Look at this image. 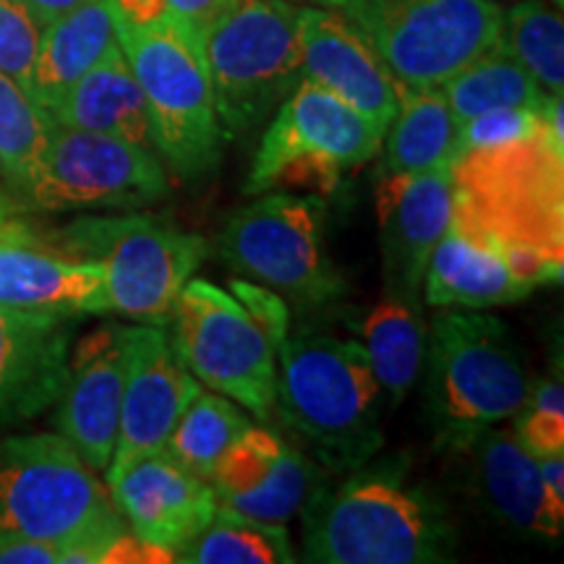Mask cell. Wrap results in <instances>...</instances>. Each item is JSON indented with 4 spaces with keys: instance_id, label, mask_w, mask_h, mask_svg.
<instances>
[{
    "instance_id": "43",
    "label": "cell",
    "mask_w": 564,
    "mask_h": 564,
    "mask_svg": "<svg viewBox=\"0 0 564 564\" xmlns=\"http://www.w3.org/2000/svg\"><path fill=\"white\" fill-rule=\"evenodd\" d=\"M0 243H37L32 241V232L11 220L9 204L0 196Z\"/></svg>"
},
{
    "instance_id": "29",
    "label": "cell",
    "mask_w": 564,
    "mask_h": 564,
    "mask_svg": "<svg viewBox=\"0 0 564 564\" xmlns=\"http://www.w3.org/2000/svg\"><path fill=\"white\" fill-rule=\"evenodd\" d=\"M183 564H291L295 562L285 525L262 523L217 507L212 523L175 554Z\"/></svg>"
},
{
    "instance_id": "45",
    "label": "cell",
    "mask_w": 564,
    "mask_h": 564,
    "mask_svg": "<svg viewBox=\"0 0 564 564\" xmlns=\"http://www.w3.org/2000/svg\"><path fill=\"white\" fill-rule=\"evenodd\" d=\"M510 3H512V0H510Z\"/></svg>"
},
{
    "instance_id": "36",
    "label": "cell",
    "mask_w": 564,
    "mask_h": 564,
    "mask_svg": "<svg viewBox=\"0 0 564 564\" xmlns=\"http://www.w3.org/2000/svg\"><path fill=\"white\" fill-rule=\"evenodd\" d=\"M512 434L531 455H544L564 449V413L552 411H539V408H520V413L514 415Z\"/></svg>"
},
{
    "instance_id": "28",
    "label": "cell",
    "mask_w": 564,
    "mask_h": 564,
    "mask_svg": "<svg viewBox=\"0 0 564 564\" xmlns=\"http://www.w3.org/2000/svg\"><path fill=\"white\" fill-rule=\"evenodd\" d=\"M440 89L457 126L489 110L539 108L546 100V91L539 87V82L499 40L489 51L465 63Z\"/></svg>"
},
{
    "instance_id": "22",
    "label": "cell",
    "mask_w": 564,
    "mask_h": 564,
    "mask_svg": "<svg viewBox=\"0 0 564 564\" xmlns=\"http://www.w3.org/2000/svg\"><path fill=\"white\" fill-rule=\"evenodd\" d=\"M0 306L70 319L108 314L105 270L40 243H0Z\"/></svg>"
},
{
    "instance_id": "34",
    "label": "cell",
    "mask_w": 564,
    "mask_h": 564,
    "mask_svg": "<svg viewBox=\"0 0 564 564\" xmlns=\"http://www.w3.org/2000/svg\"><path fill=\"white\" fill-rule=\"evenodd\" d=\"M42 24L21 0H0V74L30 87Z\"/></svg>"
},
{
    "instance_id": "40",
    "label": "cell",
    "mask_w": 564,
    "mask_h": 564,
    "mask_svg": "<svg viewBox=\"0 0 564 564\" xmlns=\"http://www.w3.org/2000/svg\"><path fill=\"white\" fill-rule=\"evenodd\" d=\"M525 405L539 408V411L564 413V390L560 379L546 377V379H535V382H531V392H528Z\"/></svg>"
},
{
    "instance_id": "31",
    "label": "cell",
    "mask_w": 564,
    "mask_h": 564,
    "mask_svg": "<svg viewBox=\"0 0 564 564\" xmlns=\"http://www.w3.org/2000/svg\"><path fill=\"white\" fill-rule=\"evenodd\" d=\"M499 42L523 63L546 95L564 91V21L549 0H512L502 11Z\"/></svg>"
},
{
    "instance_id": "2",
    "label": "cell",
    "mask_w": 564,
    "mask_h": 564,
    "mask_svg": "<svg viewBox=\"0 0 564 564\" xmlns=\"http://www.w3.org/2000/svg\"><path fill=\"white\" fill-rule=\"evenodd\" d=\"M382 411L361 343L301 333L280 345L274 413L329 474H348L379 455Z\"/></svg>"
},
{
    "instance_id": "20",
    "label": "cell",
    "mask_w": 564,
    "mask_h": 564,
    "mask_svg": "<svg viewBox=\"0 0 564 564\" xmlns=\"http://www.w3.org/2000/svg\"><path fill=\"white\" fill-rule=\"evenodd\" d=\"M303 79L352 105L387 131L400 108L403 87L348 19L327 6L306 3L299 17Z\"/></svg>"
},
{
    "instance_id": "9",
    "label": "cell",
    "mask_w": 564,
    "mask_h": 564,
    "mask_svg": "<svg viewBox=\"0 0 564 564\" xmlns=\"http://www.w3.org/2000/svg\"><path fill=\"white\" fill-rule=\"evenodd\" d=\"M350 21L405 89L442 87L502 32L499 0H316Z\"/></svg>"
},
{
    "instance_id": "32",
    "label": "cell",
    "mask_w": 564,
    "mask_h": 564,
    "mask_svg": "<svg viewBox=\"0 0 564 564\" xmlns=\"http://www.w3.org/2000/svg\"><path fill=\"white\" fill-rule=\"evenodd\" d=\"M53 129V118L30 91L0 74V171L17 192L37 167Z\"/></svg>"
},
{
    "instance_id": "12",
    "label": "cell",
    "mask_w": 564,
    "mask_h": 564,
    "mask_svg": "<svg viewBox=\"0 0 564 564\" xmlns=\"http://www.w3.org/2000/svg\"><path fill=\"white\" fill-rule=\"evenodd\" d=\"M40 212L152 207L171 194L158 154L108 133L55 126L34 173L19 188Z\"/></svg>"
},
{
    "instance_id": "39",
    "label": "cell",
    "mask_w": 564,
    "mask_h": 564,
    "mask_svg": "<svg viewBox=\"0 0 564 564\" xmlns=\"http://www.w3.org/2000/svg\"><path fill=\"white\" fill-rule=\"evenodd\" d=\"M116 17L133 26L158 24L167 17L165 0H112Z\"/></svg>"
},
{
    "instance_id": "18",
    "label": "cell",
    "mask_w": 564,
    "mask_h": 564,
    "mask_svg": "<svg viewBox=\"0 0 564 564\" xmlns=\"http://www.w3.org/2000/svg\"><path fill=\"white\" fill-rule=\"evenodd\" d=\"M126 327L105 324L70 348L68 377L58 398V434L91 470L110 465L121 419Z\"/></svg>"
},
{
    "instance_id": "42",
    "label": "cell",
    "mask_w": 564,
    "mask_h": 564,
    "mask_svg": "<svg viewBox=\"0 0 564 564\" xmlns=\"http://www.w3.org/2000/svg\"><path fill=\"white\" fill-rule=\"evenodd\" d=\"M21 3L32 11V17L37 19L42 26H45L58 17H63V13H68V11L79 9V6H84V3H89V0H21Z\"/></svg>"
},
{
    "instance_id": "15",
    "label": "cell",
    "mask_w": 564,
    "mask_h": 564,
    "mask_svg": "<svg viewBox=\"0 0 564 564\" xmlns=\"http://www.w3.org/2000/svg\"><path fill=\"white\" fill-rule=\"evenodd\" d=\"M322 484L319 465L264 426L246 429L209 478L217 507L280 525L306 510Z\"/></svg>"
},
{
    "instance_id": "24",
    "label": "cell",
    "mask_w": 564,
    "mask_h": 564,
    "mask_svg": "<svg viewBox=\"0 0 564 564\" xmlns=\"http://www.w3.org/2000/svg\"><path fill=\"white\" fill-rule=\"evenodd\" d=\"M47 116L63 129L108 133L152 150L144 95L121 45L112 47L79 82L70 84L51 105Z\"/></svg>"
},
{
    "instance_id": "30",
    "label": "cell",
    "mask_w": 564,
    "mask_h": 564,
    "mask_svg": "<svg viewBox=\"0 0 564 564\" xmlns=\"http://www.w3.org/2000/svg\"><path fill=\"white\" fill-rule=\"evenodd\" d=\"M253 426L249 413L220 392H199L167 436L165 449L194 476L209 481L217 460L246 429Z\"/></svg>"
},
{
    "instance_id": "37",
    "label": "cell",
    "mask_w": 564,
    "mask_h": 564,
    "mask_svg": "<svg viewBox=\"0 0 564 564\" xmlns=\"http://www.w3.org/2000/svg\"><path fill=\"white\" fill-rule=\"evenodd\" d=\"M167 17L204 45L212 26L228 13L236 0H165Z\"/></svg>"
},
{
    "instance_id": "23",
    "label": "cell",
    "mask_w": 564,
    "mask_h": 564,
    "mask_svg": "<svg viewBox=\"0 0 564 564\" xmlns=\"http://www.w3.org/2000/svg\"><path fill=\"white\" fill-rule=\"evenodd\" d=\"M421 291L429 306L481 312L523 301L533 288L510 270L489 236L453 220L429 257Z\"/></svg>"
},
{
    "instance_id": "7",
    "label": "cell",
    "mask_w": 564,
    "mask_h": 564,
    "mask_svg": "<svg viewBox=\"0 0 564 564\" xmlns=\"http://www.w3.org/2000/svg\"><path fill=\"white\" fill-rule=\"evenodd\" d=\"M37 243L100 264L110 312L158 327L171 324L183 285L209 257L202 236L137 209L79 217Z\"/></svg>"
},
{
    "instance_id": "44",
    "label": "cell",
    "mask_w": 564,
    "mask_h": 564,
    "mask_svg": "<svg viewBox=\"0 0 564 564\" xmlns=\"http://www.w3.org/2000/svg\"><path fill=\"white\" fill-rule=\"evenodd\" d=\"M303 3H316V0H303Z\"/></svg>"
},
{
    "instance_id": "25",
    "label": "cell",
    "mask_w": 564,
    "mask_h": 564,
    "mask_svg": "<svg viewBox=\"0 0 564 564\" xmlns=\"http://www.w3.org/2000/svg\"><path fill=\"white\" fill-rule=\"evenodd\" d=\"M118 45L112 0H89L42 26L26 91L40 108L51 105Z\"/></svg>"
},
{
    "instance_id": "11",
    "label": "cell",
    "mask_w": 564,
    "mask_h": 564,
    "mask_svg": "<svg viewBox=\"0 0 564 564\" xmlns=\"http://www.w3.org/2000/svg\"><path fill=\"white\" fill-rule=\"evenodd\" d=\"M171 343L181 364L262 423L274 419L278 345L232 293L192 278L175 301Z\"/></svg>"
},
{
    "instance_id": "26",
    "label": "cell",
    "mask_w": 564,
    "mask_h": 564,
    "mask_svg": "<svg viewBox=\"0 0 564 564\" xmlns=\"http://www.w3.org/2000/svg\"><path fill=\"white\" fill-rule=\"evenodd\" d=\"M361 333L384 408L394 411L419 382L426 358L429 324L421 316V301L387 293L366 314Z\"/></svg>"
},
{
    "instance_id": "14",
    "label": "cell",
    "mask_w": 564,
    "mask_h": 564,
    "mask_svg": "<svg viewBox=\"0 0 564 564\" xmlns=\"http://www.w3.org/2000/svg\"><path fill=\"white\" fill-rule=\"evenodd\" d=\"M199 392L202 382L181 364L167 327H126L121 419L110 465L105 468L108 484L141 457L162 453L175 423Z\"/></svg>"
},
{
    "instance_id": "8",
    "label": "cell",
    "mask_w": 564,
    "mask_h": 564,
    "mask_svg": "<svg viewBox=\"0 0 564 564\" xmlns=\"http://www.w3.org/2000/svg\"><path fill=\"white\" fill-rule=\"evenodd\" d=\"M299 17L295 0H236L207 32L204 61L225 139L264 123L303 79Z\"/></svg>"
},
{
    "instance_id": "3",
    "label": "cell",
    "mask_w": 564,
    "mask_h": 564,
    "mask_svg": "<svg viewBox=\"0 0 564 564\" xmlns=\"http://www.w3.org/2000/svg\"><path fill=\"white\" fill-rule=\"evenodd\" d=\"M95 470L61 434L0 442V541H45L61 564H102L126 531Z\"/></svg>"
},
{
    "instance_id": "21",
    "label": "cell",
    "mask_w": 564,
    "mask_h": 564,
    "mask_svg": "<svg viewBox=\"0 0 564 564\" xmlns=\"http://www.w3.org/2000/svg\"><path fill=\"white\" fill-rule=\"evenodd\" d=\"M74 322L0 306V434L58 403L74 348Z\"/></svg>"
},
{
    "instance_id": "13",
    "label": "cell",
    "mask_w": 564,
    "mask_h": 564,
    "mask_svg": "<svg viewBox=\"0 0 564 564\" xmlns=\"http://www.w3.org/2000/svg\"><path fill=\"white\" fill-rule=\"evenodd\" d=\"M384 129L329 89L301 79L274 110L270 129L253 154L243 194L274 188L280 171L299 160L335 162L343 171L366 165L379 154Z\"/></svg>"
},
{
    "instance_id": "35",
    "label": "cell",
    "mask_w": 564,
    "mask_h": 564,
    "mask_svg": "<svg viewBox=\"0 0 564 564\" xmlns=\"http://www.w3.org/2000/svg\"><path fill=\"white\" fill-rule=\"evenodd\" d=\"M230 293L243 303L246 312L264 327V333L272 337V343L280 345L288 337V303L280 293L270 291V288L259 285L246 278L230 280Z\"/></svg>"
},
{
    "instance_id": "41",
    "label": "cell",
    "mask_w": 564,
    "mask_h": 564,
    "mask_svg": "<svg viewBox=\"0 0 564 564\" xmlns=\"http://www.w3.org/2000/svg\"><path fill=\"white\" fill-rule=\"evenodd\" d=\"M535 465H539V474L544 478L546 489L554 494L556 499L564 502V449H556V453H544L533 455Z\"/></svg>"
},
{
    "instance_id": "10",
    "label": "cell",
    "mask_w": 564,
    "mask_h": 564,
    "mask_svg": "<svg viewBox=\"0 0 564 564\" xmlns=\"http://www.w3.org/2000/svg\"><path fill=\"white\" fill-rule=\"evenodd\" d=\"M324 196L262 192L230 212L217 232V253L241 278L299 303L319 308L340 299L345 278L324 241Z\"/></svg>"
},
{
    "instance_id": "1",
    "label": "cell",
    "mask_w": 564,
    "mask_h": 564,
    "mask_svg": "<svg viewBox=\"0 0 564 564\" xmlns=\"http://www.w3.org/2000/svg\"><path fill=\"white\" fill-rule=\"evenodd\" d=\"M457 525L440 494L413 481L408 457L390 455L348 470L303 510V560L316 564L453 562Z\"/></svg>"
},
{
    "instance_id": "38",
    "label": "cell",
    "mask_w": 564,
    "mask_h": 564,
    "mask_svg": "<svg viewBox=\"0 0 564 564\" xmlns=\"http://www.w3.org/2000/svg\"><path fill=\"white\" fill-rule=\"evenodd\" d=\"M0 564H61V549L45 541H0Z\"/></svg>"
},
{
    "instance_id": "6",
    "label": "cell",
    "mask_w": 564,
    "mask_h": 564,
    "mask_svg": "<svg viewBox=\"0 0 564 564\" xmlns=\"http://www.w3.org/2000/svg\"><path fill=\"white\" fill-rule=\"evenodd\" d=\"M116 32L144 95L154 154L175 178L204 181L220 165L225 144L204 45L171 17L150 26L116 17Z\"/></svg>"
},
{
    "instance_id": "19",
    "label": "cell",
    "mask_w": 564,
    "mask_h": 564,
    "mask_svg": "<svg viewBox=\"0 0 564 564\" xmlns=\"http://www.w3.org/2000/svg\"><path fill=\"white\" fill-rule=\"evenodd\" d=\"M108 489L129 531L173 554L194 541L217 512L209 481L183 468L167 449L129 465Z\"/></svg>"
},
{
    "instance_id": "33",
    "label": "cell",
    "mask_w": 564,
    "mask_h": 564,
    "mask_svg": "<svg viewBox=\"0 0 564 564\" xmlns=\"http://www.w3.org/2000/svg\"><path fill=\"white\" fill-rule=\"evenodd\" d=\"M546 129L544 102L539 108H499L468 118L457 126L455 158L465 152L484 150V147L507 144V141L533 139Z\"/></svg>"
},
{
    "instance_id": "16",
    "label": "cell",
    "mask_w": 564,
    "mask_h": 564,
    "mask_svg": "<svg viewBox=\"0 0 564 564\" xmlns=\"http://www.w3.org/2000/svg\"><path fill=\"white\" fill-rule=\"evenodd\" d=\"M453 455L463 460L470 497L494 523L535 544L562 539L564 502L546 489L535 457L512 432L489 426Z\"/></svg>"
},
{
    "instance_id": "17",
    "label": "cell",
    "mask_w": 564,
    "mask_h": 564,
    "mask_svg": "<svg viewBox=\"0 0 564 564\" xmlns=\"http://www.w3.org/2000/svg\"><path fill=\"white\" fill-rule=\"evenodd\" d=\"M453 162L421 173L379 175L377 217L387 293L421 301L434 246L453 225Z\"/></svg>"
},
{
    "instance_id": "5",
    "label": "cell",
    "mask_w": 564,
    "mask_h": 564,
    "mask_svg": "<svg viewBox=\"0 0 564 564\" xmlns=\"http://www.w3.org/2000/svg\"><path fill=\"white\" fill-rule=\"evenodd\" d=\"M453 192V220L564 262V137L549 123L533 139L455 158Z\"/></svg>"
},
{
    "instance_id": "27",
    "label": "cell",
    "mask_w": 564,
    "mask_h": 564,
    "mask_svg": "<svg viewBox=\"0 0 564 564\" xmlns=\"http://www.w3.org/2000/svg\"><path fill=\"white\" fill-rule=\"evenodd\" d=\"M457 121L440 87L405 89L387 126L379 175L421 173L455 160Z\"/></svg>"
},
{
    "instance_id": "4",
    "label": "cell",
    "mask_w": 564,
    "mask_h": 564,
    "mask_svg": "<svg viewBox=\"0 0 564 564\" xmlns=\"http://www.w3.org/2000/svg\"><path fill=\"white\" fill-rule=\"evenodd\" d=\"M421 371L434 444L449 455L489 426L514 419L533 382L507 324L468 308L434 316Z\"/></svg>"
}]
</instances>
